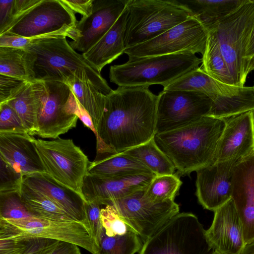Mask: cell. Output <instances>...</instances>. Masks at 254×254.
I'll list each match as a JSON object with an SVG mask.
<instances>
[{
	"mask_svg": "<svg viewBox=\"0 0 254 254\" xmlns=\"http://www.w3.org/2000/svg\"><path fill=\"white\" fill-rule=\"evenodd\" d=\"M157 97L145 86H118L107 95L95 133L96 158L123 152L152 139Z\"/></svg>",
	"mask_w": 254,
	"mask_h": 254,
	"instance_id": "6da1fadb",
	"label": "cell"
},
{
	"mask_svg": "<svg viewBox=\"0 0 254 254\" xmlns=\"http://www.w3.org/2000/svg\"><path fill=\"white\" fill-rule=\"evenodd\" d=\"M24 49L33 60L35 80L68 85L80 81L92 85L105 95L112 91L101 72L71 47L65 36L35 39Z\"/></svg>",
	"mask_w": 254,
	"mask_h": 254,
	"instance_id": "7a4b0ae2",
	"label": "cell"
},
{
	"mask_svg": "<svg viewBox=\"0 0 254 254\" xmlns=\"http://www.w3.org/2000/svg\"><path fill=\"white\" fill-rule=\"evenodd\" d=\"M225 119L210 116L174 130L155 134L154 140L180 175L190 174L214 163Z\"/></svg>",
	"mask_w": 254,
	"mask_h": 254,
	"instance_id": "3957f363",
	"label": "cell"
},
{
	"mask_svg": "<svg viewBox=\"0 0 254 254\" xmlns=\"http://www.w3.org/2000/svg\"><path fill=\"white\" fill-rule=\"evenodd\" d=\"M202 58L193 54H174L128 58L125 63L111 66L109 78L119 87L166 86L184 74L199 67Z\"/></svg>",
	"mask_w": 254,
	"mask_h": 254,
	"instance_id": "277c9868",
	"label": "cell"
},
{
	"mask_svg": "<svg viewBox=\"0 0 254 254\" xmlns=\"http://www.w3.org/2000/svg\"><path fill=\"white\" fill-rule=\"evenodd\" d=\"M127 9L126 49L154 39L194 16L176 0H129Z\"/></svg>",
	"mask_w": 254,
	"mask_h": 254,
	"instance_id": "5b68a950",
	"label": "cell"
},
{
	"mask_svg": "<svg viewBox=\"0 0 254 254\" xmlns=\"http://www.w3.org/2000/svg\"><path fill=\"white\" fill-rule=\"evenodd\" d=\"M254 25V0H246L207 30L217 42L237 86H244L248 75L246 55Z\"/></svg>",
	"mask_w": 254,
	"mask_h": 254,
	"instance_id": "8992f818",
	"label": "cell"
},
{
	"mask_svg": "<svg viewBox=\"0 0 254 254\" xmlns=\"http://www.w3.org/2000/svg\"><path fill=\"white\" fill-rule=\"evenodd\" d=\"M41 237L74 244L91 254H100V248L91 230L76 220H54L31 216L11 220L0 219V239Z\"/></svg>",
	"mask_w": 254,
	"mask_h": 254,
	"instance_id": "52a82bcc",
	"label": "cell"
},
{
	"mask_svg": "<svg viewBox=\"0 0 254 254\" xmlns=\"http://www.w3.org/2000/svg\"><path fill=\"white\" fill-rule=\"evenodd\" d=\"M213 251L197 217L183 212L146 240L139 254H210Z\"/></svg>",
	"mask_w": 254,
	"mask_h": 254,
	"instance_id": "ba28073f",
	"label": "cell"
},
{
	"mask_svg": "<svg viewBox=\"0 0 254 254\" xmlns=\"http://www.w3.org/2000/svg\"><path fill=\"white\" fill-rule=\"evenodd\" d=\"M45 172L58 182L83 195V180L90 163L72 139H34Z\"/></svg>",
	"mask_w": 254,
	"mask_h": 254,
	"instance_id": "9c48e42d",
	"label": "cell"
},
{
	"mask_svg": "<svg viewBox=\"0 0 254 254\" xmlns=\"http://www.w3.org/2000/svg\"><path fill=\"white\" fill-rule=\"evenodd\" d=\"M77 22L75 13L62 0H41L0 35L32 39L59 35L69 37Z\"/></svg>",
	"mask_w": 254,
	"mask_h": 254,
	"instance_id": "30bf717a",
	"label": "cell"
},
{
	"mask_svg": "<svg viewBox=\"0 0 254 254\" xmlns=\"http://www.w3.org/2000/svg\"><path fill=\"white\" fill-rule=\"evenodd\" d=\"M157 96L155 134L185 127L209 116L213 103L198 92L163 90Z\"/></svg>",
	"mask_w": 254,
	"mask_h": 254,
	"instance_id": "8fae6325",
	"label": "cell"
},
{
	"mask_svg": "<svg viewBox=\"0 0 254 254\" xmlns=\"http://www.w3.org/2000/svg\"><path fill=\"white\" fill-rule=\"evenodd\" d=\"M208 31L194 16L146 42L126 49L128 58L174 54H204Z\"/></svg>",
	"mask_w": 254,
	"mask_h": 254,
	"instance_id": "7c38bea8",
	"label": "cell"
},
{
	"mask_svg": "<svg viewBox=\"0 0 254 254\" xmlns=\"http://www.w3.org/2000/svg\"><path fill=\"white\" fill-rule=\"evenodd\" d=\"M44 82L47 93L38 113L36 135L56 139L76 127L80 107L69 85L57 81Z\"/></svg>",
	"mask_w": 254,
	"mask_h": 254,
	"instance_id": "4fadbf2b",
	"label": "cell"
},
{
	"mask_svg": "<svg viewBox=\"0 0 254 254\" xmlns=\"http://www.w3.org/2000/svg\"><path fill=\"white\" fill-rule=\"evenodd\" d=\"M145 189L107 205L112 206L144 242L179 212V205L174 200L153 202L146 198Z\"/></svg>",
	"mask_w": 254,
	"mask_h": 254,
	"instance_id": "5bb4252c",
	"label": "cell"
},
{
	"mask_svg": "<svg viewBox=\"0 0 254 254\" xmlns=\"http://www.w3.org/2000/svg\"><path fill=\"white\" fill-rule=\"evenodd\" d=\"M129 0H94L91 13L77 21L69 42L75 50L84 53L111 29L126 8Z\"/></svg>",
	"mask_w": 254,
	"mask_h": 254,
	"instance_id": "9a60e30c",
	"label": "cell"
},
{
	"mask_svg": "<svg viewBox=\"0 0 254 254\" xmlns=\"http://www.w3.org/2000/svg\"><path fill=\"white\" fill-rule=\"evenodd\" d=\"M241 160L215 162L196 171V195L204 208L214 211L231 199L234 172Z\"/></svg>",
	"mask_w": 254,
	"mask_h": 254,
	"instance_id": "2e32d148",
	"label": "cell"
},
{
	"mask_svg": "<svg viewBox=\"0 0 254 254\" xmlns=\"http://www.w3.org/2000/svg\"><path fill=\"white\" fill-rule=\"evenodd\" d=\"M155 176L154 174H140L105 178L88 173L83 180L82 192L86 201L107 206L112 200L145 189Z\"/></svg>",
	"mask_w": 254,
	"mask_h": 254,
	"instance_id": "e0dca14e",
	"label": "cell"
},
{
	"mask_svg": "<svg viewBox=\"0 0 254 254\" xmlns=\"http://www.w3.org/2000/svg\"><path fill=\"white\" fill-rule=\"evenodd\" d=\"M214 212L212 224L205 230L210 247L221 254H241L246 244L242 221L233 200Z\"/></svg>",
	"mask_w": 254,
	"mask_h": 254,
	"instance_id": "ac0fdd59",
	"label": "cell"
},
{
	"mask_svg": "<svg viewBox=\"0 0 254 254\" xmlns=\"http://www.w3.org/2000/svg\"><path fill=\"white\" fill-rule=\"evenodd\" d=\"M226 126L216 149L214 163L242 160L254 152V111L225 119Z\"/></svg>",
	"mask_w": 254,
	"mask_h": 254,
	"instance_id": "d6986e66",
	"label": "cell"
},
{
	"mask_svg": "<svg viewBox=\"0 0 254 254\" xmlns=\"http://www.w3.org/2000/svg\"><path fill=\"white\" fill-rule=\"evenodd\" d=\"M231 199L242 221L247 244L254 239V152L235 168Z\"/></svg>",
	"mask_w": 254,
	"mask_h": 254,
	"instance_id": "ffe728a7",
	"label": "cell"
},
{
	"mask_svg": "<svg viewBox=\"0 0 254 254\" xmlns=\"http://www.w3.org/2000/svg\"><path fill=\"white\" fill-rule=\"evenodd\" d=\"M22 183L48 196L75 220L91 230L85 209L86 201L83 195L58 182L46 172L25 175Z\"/></svg>",
	"mask_w": 254,
	"mask_h": 254,
	"instance_id": "44dd1931",
	"label": "cell"
},
{
	"mask_svg": "<svg viewBox=\"0 0 254 254\" xmlns=\"http://www.w3.org/2000/svg\"><path fill=\"white\" fill-rule=\"evenodd\" d=\"M35 138L27 132H0V156L23 176L45 172Z\"/></svg>",
	"mask_w": 254,
	"mask_h": 254,
	"instance_id": "7402d4cb",
	"label": "cell"
},
{
	"mask_svg": "<svg viewBox=\"0 0 254 254\" xmlns=\"http://www.w3.org/2000/svg\"><path fill=\"white\" fill-rule=\"evenodd\" d=\"M127 14V6L111 29L87 52L82 53L85 59L100 72L124 54L125 31Z\"/></svg>",
	"mask_w": 254,
	"mask_h": 254,
	"instance_id": "603a6c76",
	"label": "cell"
},
{
	"mask_svg": "<svg viewBox=\"0 0 254 254\" xmlns=\"http://www.w3.org/2000/svg\"><path fill=\"white\" fill-rule=\"evenodd\" d=\"M241 87L220 82L209 75L199 67L184 74L163 87V90L201 92L213 101L220 96L234 95L239 92Z\"/></svg>",
	"mask_w": 254,
	"mask_h": 254,
	"instance_id": "cb8c5ba5",
	"label": "cell"
},
{
	"mask_svg": "<svg viewBox=\"0 0 254 254\" xmlns=\"http://www.w3.org/2000/svg\"><path fill=\"white\" fill-rule=\"evenodd\" d=\"M46 93L45 82L34 80L6 103L16 111L28 133L32 136L38 131V115Z\"/></svg>",
	"mask_w": 254,
	"mask_h": 254,
	"instance_id": "d4e9b609",
	"label": "cell"
},
{
	"mask_svg": "<svg viewBox=\"0 0 254 254\" xmlns=\"http://www.w3.org/2000/svg\"><path fill=\"white\" fill-rule=\"evenodd\" d=\"M88 173L105 178L154 174L140 161L123 152L96 158L90 162Z\"/></svg>",
	"mask_w": 254,
	"mask_h": 254,
	"instance_id": "484cf974",
	"label": "cell"
},
{
	"mask_svg": "<svg viewBox=\"0 0 254 254\" xmlns=\"http://www.w3.org/2000/svg\"><path fill=\"white\" fill-rule=\"evenodd\" d=\"M207 30L229 15L246 0H179Z\"/></svg>",
	"mask_w": 254,
	"mask_h": 254,
	"instance_id": "4316f807",
	"label": "cell"
},
{
	"mask_svg": "<svg viewBox=\"0 0 254 254\" xmlns=\"http://www.w3.org/2000/svg\"><path fill=\"white\" fill-rule=\"evenodd\" d=\"M33 60L24 48L0 47V74L34 81Z\"/></svg>",
	"mask_w": 254,
	"mask_h": 254,
	"instance_id": "83f0119b",
	"label": "cell"
},
{
	"mask_svg": "<svg viewBox=\"0 0 254 254\" xmlns=\"http://www.w3.org/2000/svg\"><path fill=\"white\" fill-rule=\"evenodd\" d=\"M20 193L24 204L33 216L54 220H75L48 196L23 183Z\"/></svg>",
	"mask_w": 254,
	"mask_h": 254,
	"instance_id": "f1b7e54d",
	"label": "cell"
},
{
	"mask_svg": "<svg viewBox=\"0 0 254 254\" xmlns=\"http://www.w3.org/2000/svg\"><path fill=\"white\" fill-rule=\"evenodd\" d=\"M251 111H254V87L244 86L234 95L214 100L209 116L225 119Z\"/></svg>",
	"mask_w": 254,
	"mask_h": 254,
	"instance_id": "f546056e",
	"label": "cell"
},
{
	"mask_svg": "<svg viewBox=\"0 0 254 254\" xmlns=\"http://www.w3.org/2000/svg\"><path fill=\"white\" fill-rule=\"evenodd\" d=\"M153 137L123 153L140 161L156 176L174 174L175 167L156 145Z\"/></svg>",
	"mask_w": 254,
	"mask_h": 254,
	"instance_id": "4dcf8cb0",
	"label": "cell"
},
{
	"mask_svg": "<svg viewBox=\"0 0 254 254\" xmlns=\"http://www.w3.org/2000/svg\"><path fill=\"white\" fill-rule=\"evenodd\" d=\"M69 85L78 105L90 117L96 131L104 111L106 95L92 85L80 81L75 82Z\"/></svg>",
	"mask_w": 254,
	"mask_h": 254,
	"instance_id": "1f68e13d",
	"label": "cell"
},
{
	"mask_svg": "<svg viewBox=\"0 0 254 254\" xmlns=\"http://www.w3.org/2000/svg\"><path fill=\"white\" fill-rule=\"evenodd\" d=\"M200 67L215 79L226 84L236 86L217 42L208 33Z\"/></svg>",
	"mask_w": 254,
	"mask_h": 254,
	"instance_id": "d6a6232c",
	"label": "cell"
},
{
	"mask_svg": "<svg viewBox=\"0 0 254 254\" xmlns=\"http://www.w3.org/2000/svg\"><path fill=\"white\" fill-rule=\"evenodd\" d=\"M140 237L132 229L108 236L103 230L100 242V254H134L142 246Z\"/></svg>",
	"mask_w": 254,
	"mask_h": 254,
	"instance_id": "836d02e7",
	"label": "cell"
},
{
	"mask_svg": "<svg viewBox=\"0 0 254 254\" xmlns=\"http://www.w3.org/2000/svg\"><path fill=\"white\" fill-rule=\"evenodd\" d=\"M182 182L175 174L156 176L144 190V196L153 202L174 200Z\"/></svg>",
	"mask_w": 254,
	"mask_h": 254,
	"instance_id": "e575fe53",
	"label": "cell"
},
{
	"mask_svg": "<svg viewBox=\"0 0 254 254\" xmlns=\"http://www.w3.org/2000/svg\"><path fill=\"white\" fill-rule=\"evenodd\" d=\"M31 216L21 199L20 190L0 192V219L17 220Z\"/></svg>",
	"mask_w": 254,
	"mask_h": 254,
	"instance_id": "d590c367",
	"label": "cell"
},
{
	"mask_svg": "<svg viewBox=\"0 0 254 254\" xmlns=\"http://www.w3.org/2000/svg\"><path fill=\"white\" fill-rule=\"evenodd\" d=\"M28 254H81L79 247L67 242L41 238Z\"/></svg>",
	"mask_w": 254,
	"mask_h": 254,
	"instance_id": "8d00e7d4",
	"label": "cell"
},
{
	"mask_svg": "<svg viewBox=\"0 0 254 254\" xmlns=\"http://www.w3.org/2000/svg\"><path fill=\"white\" fill-rule=\"evenodd\" d=\"M23 176L0 156V192L20 190Z\"/></svg>",
	"mask_w": 254,
	"mask_h": 254,
	"instance_id": "74e56055",
	"label": "cell"
},
{
	"mask_svg": "<svg viewBox=\"0 0 254 254\" xmlns=\"http://www.w3.org/2000/svg\"><path fill=\"white\" fill-rule=\"evenodd\" d=\"M0 132H27L16 111L8 104H0Z\"/></svg>",
	"mask_w": 254,
	"mask_h": 254,
	"instance_id": "f35d334b",
	"label": "cell"
},
{
	"mask_svg": "<svg viewBox=\"0 0 254 254\" xmlns=\"http://www.w3.org/2000/svg\"><path fill=\"white\" fill-rule=\"evenodd\" d=\"M30 82L0 74V104L6 103L14 98Z\"/></svg>",
	"mask_w": 254,
	"mask_h": 254,
	"instance_id": "ab89813d",
	"label": "cell"
},
{
	"mask_svg": "<svg viewBox=\"0 0 254 254\" xmlns=\"http://www.w3.org/2000/svg\"><path fill=\"white\" fill-rule=\"evenodd\" d=\"M101 206L95 201H86L85 203L86 211L92 235L99 247L103 230L101 218Z\"/></svg>",
	"mask_w": 254,
	"mask_h": 254,
	"instance_id": "60d3db41",
	"label": "cell"
},
{
	"mask_svg": "<svg viewBox=\"0 0 254 254\" xmlns=\"http://www.w3.org/2000/svg\"><path fill=\"white\" fill-rule=\"evenodd\" d=\"M40 1L41 0H14L11 8L10 23L5 30L19 17L38 4Z\"/></svg>",
	"mask_w": 254,
	"mask_h": 254,
	"instance_id": "b9f144b4",
	"label": "cell"
},
{
	"mask_svg": "<svg viewBox=\"0 0 254 254\" xmlns=\"http://www.w3.org/2000/svg\"><path fill=\"white\" fill-rule=\"evenodd\" d=\"M94 0H62L74 13L80 14L82 17L89 15L92 12Z\"/></svg>",
	"mask_w": 254,
	"mask_h": 254,
	"instance_id": "7bdbcfd3",
	"label": "cell"
},
{
	"mask_svg": "<svg viewBox=\"0 0 254 254\" xmlns=\"http://www.w3.org/2000/svg\"><path fill=\"white\" fill-rule=\"evenodd\" d=\"M33 39L8 34L0 35V47L25 48Z\"/></svg>",
	"mask_w": 254,
	"mask_h": 254,
	"instance_id": "ee69618b",
	"label": "cell"
},
{
	"mask_svg": "<svg viewBox=\"0 0 254 254\" xmlns=\"http://www.w3.org/2000/svg\"><path fill=\"white\" fill-rule=\"evenodd\" d=\"M13 0H0V34H1L9 24Z\"/></svg>",
	"mask_w": 254,
	"mask_h": 254,
	"instance_id": "f6af8a7d",
	"label": "cell"
},
{
	"mask_svg": "<svg viewBox=\"0 0 254 254\" xmlns=\"http://www.w3.org/2000/svg\"><path fill=\"white\" fill-rule=\"evenodd\" d=\"M254 56V25L251 31L247 49L246 60L248 66L250 60ZM248 72V69H247Z\"/></svg>",
	"mask_w": 254,
	"mask_h": 254,
	"instance_id": "bcb514c9",
	"label": "cell"
},
{
	"mask_svg": "<svg viewBox=\"0 0 254 254\" xmlns=\"http://www.w3.org/2000/svg\"><path fill=\"white\" fill-rule=\"evenodd\" d=\"M241 254H254V239L245 245Z\"/></svg>",
	"mask_w": 254,
	"mask_h": 254,
	"instance_id": "7dc6e473",
	"label": "cell"
},
{
	"mask_svg": "<svg viewBox=\"0 0 254 254\" xmlns=\"http://www.w3.org/2000/svg\"><path fill=\"white\" fill-rule=\"evenodd\" d=\"M254 70V56L250 60L248 66V74Z\"/></svg>",
	"mask_w": 254,
	"mask_h": 254,
	"instance_id": "c3c4849f",
	"label": "cell"
},
{
	"mask_svg": "<svg viewBox=\"0 0 254 254\" xmlns=\"http://www.w3.org/2000/svg\"><path fill=\"white\" fill-rule=\"evenodd\" d=\"M210 254H221L216 251H213Z\"/></svg>",
	"mask_w": 254,
	"mask_h": 254,
	"instance_id": "681fc988",
	"label": "cell"
},
{
	"mask_svg": "<svg viewBox=\"0 0 254 254\" xmlns=\"http://www.w3.org/2000/svg\"><path fill=\"white\" fill-rule=\"evenodd\" d=\"M253 86H254V85Z\"/></svg>",
	"mask_w": 254,
	"mask_h": 254,
	"instance_id": "f907efd6",
	"label": "cell"
}]
</instances>
